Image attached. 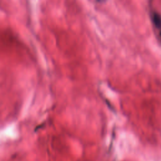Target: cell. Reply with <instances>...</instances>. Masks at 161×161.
<instances>
[{"instance_id": "cell-2", "label": "cell", "mask_w": 161, "mask_h": 161, "mask_svg": "<svg viewBox=\"0 0 161 161\" xmlns=\"http://www.w3.org/2000/svg\"><path fill=\"white\" fill-rule=\"evenodd\" d=\"M160 37H161V32H160Z\"/></svg>"}, {"instance_id": "cell-1", "label": "cell", "mask_w": 161, "mask_h": 161, "mask_svg": "<svg viewBox=\"0 0 161 161\" xmlns=\"http://www.w3.org/2000/svg\"><path fill=\"white\" fill-rule=\"evenodd\" d=\"M152 17H153V22L157 28L161 27V16L159 13L155 12L154 13Z\"/></svg>"}]
</instances>
